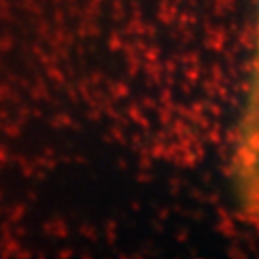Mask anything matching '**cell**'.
<instances>
[{
    "instance_id": "cell-1",
    "label": "cell",
    "mask_w": 259,
    "mask_h": 259,
    "mask_svg": "<svg viewBox=\"0 0 259 259\" xmlns=\"http://www.w3.org/2000/svg\"><path fill=\"white\" fill-rule=\"evenodd\" d=\"M249 76L247 103L234 153L236 176L245 205L259 207V20Z\"/></svg>"
}]
</instances>
